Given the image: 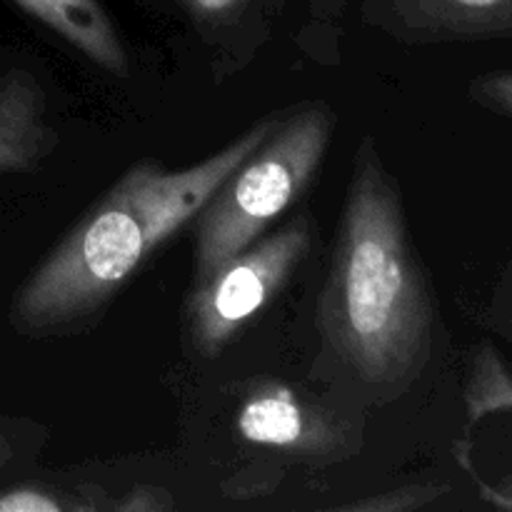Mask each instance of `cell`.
Listing matches in <instances>:
<instances>
[{"label": "cell", "instance_id": "cell-14", "mask_svg": "<svg viewBox=\"0 0 512 512\" xmlns=\"http://www.w3.org/2000/svg\"><path fill=\"white\" fill-rule=\"evenodd\" d=\"M113 510L118 512H165L173 510V498L168 490L153 488V485H138L125 493V498L115 500Z\"/></svg>", "mask_w": 512, "mask_h": 512}, {"label": "cell", "instance_id": "cell-10", "mask_svg": "<svg viewBox=\"0 0 512 512\" xmlns=\"http://www.w3.org/2000/svg\"><path fill=\"white\" fill-rule=\"evenodd\" d=\"M113 503L95 498L93 493H78L48 483H23L0 490V512H80L110 510Z\"/></svg>", "mask_w": 512, "mask_h": 512}, {"label": "cell", "instance_id": "cell-6", "mask_svg": "<svg viewBox=\"0 0 512 512\" xmlns=\"http://www.w3.org/2000/svg\"><path fill=\"white\" fill-rule=\"evenodd\" d=\"M383 10L408 40L512 38V0H383Z\"/></svg>", "mask_w": 512, "mask_h": 512}, {"label": "cell", "instance_id": "cell-12", "mask_svg": "<svg viewBox=\"0 0 512 512\" xmlns=\"http://www.w3.org/2000/svg\"><path fill=\"white\" fill-rule=\"evenodd\" d=\"M470 95L485 108L512 120V68L475 78L470 85Z\"/></svg>", "mask_w": 512, "mask_h": 512}, {"label": "cell", "instance_id": "cell-1", "mask_svg": "<svg viewBox=\"0 0 512 512\" xmlns=\"http://www.w3.org/2000/svg\"><path fill=\"white\" fill-rule=\"evenodd\" d=\"M433 320L398 185L365 138L320 308L325 343L365 385L403 393L428 365Z\"/></svg>", "mask_w": 512, "mask_h": 512}, {"label": "cell", "instance_id": "cell-9", "mask_svg": "<svg viewBox=\"0 0 512 512\" xmlns=\"http://www.w3.org/2000/svg\"><path fill=\"white\" fill-rule=\"evenodd\" d=\"M512 410V370L498 348L490 343H480L473 350L465 383V413H468V430L493 413Z\"/></svg>", "mask_w": 512, "mask_h": 512}, {"label": "cell", "instance_id": "cell-15", "mask_svg": "<svg viewBox=\"0 0 512 512\" xmlns=\"http://www.w3.org/2000/svg\"><path fill=\"white\" fill-rule=\"evenodd\" d=\"M480 495H483V500H488L490 505H495V508L512 510V475L505 478L503 483H480Z\"/></svg>", "mask_w": 512, "mask_h": 512}, {"label": "cell", "instance_id": "cell-13", "mask_svg": "<svg viewBox=\"0 0 512 512\" xmlns=\"http://www.w3.org/2000/svg\"><path fill=\"white\" fill-rule=\"evenodd\" d=\"M180 3L195 23L205 28H218L243 13L250 0H180Z\"/></svg>", "mask_w": 512, "mask_h": 512}, {"label": "cell", "instance_id": "cell-5", "mask_svg": "<svg viewBox=\"0 0 512 512\" xmlns=\"http://www.w3.org/2000/svg\"><path fill=\"white\" fill-rule=\"evenodd\" d=\"M235 428L248 443L310 463H333L358 445L353 425L278 383L260 385L245 395L235 415Z\"/></svg>", "mask_w": 512, "mask_h": 512}, {"label": "cell", "instance_id": "cell-11", "mask_svg": "<svg viewBox=\"0 0 512 512\" xmlns=\"http://www.w3.org/2000/svg\"><path fill=\"white\" fill-rule=\"evenodd\" d=\"M443 488L435 485H410V488L390 490V493H380L375 498L355 500V503L340 505V510H355V512H408L425 508L433 503Z\"/></svg>", "mask_w": 512, "mask_h": 512}, {"label": "cell", "instance_id": "cell-17", "mask_svg": "<svg viewBox=\"0 0 512 512\" xmlns=\"http://www.w3.org/2000/svg\"><path fill=\"white\" fill-rule=\"evenodd\" d=\"M503 315L505 323L512 328V270H510V280H508V290H505V305H503Z\"/></svg>", "mask_w": 512, "mask_h": 512}, {"label": "cell", "instance_id": "cell-16", "mask_svg": "<svg viewBox=\"0 0 512 512\" xmlns=\"http://www.w3.org/2000/svg\"><path fill=\"white\" fill-rule=\"evenodd\" d=\"M13 443H10L8 438H5V433L3 430H0V470L5 468V465L10 463V460H13Z\"/></svg>", "mask_w": 512, "mask_h": 512}, {"label": "cell", "instance_id": "cell-4", "mask_svg": "<svg viewBox=\"0 0 512 512\" xmlns=\"http://www.w3.org/2000/svg\"><path fill=\"white\" fill-rule=\"evenodd\" d=\"M313 245V220L298 215L293 223L255 240L238 255L193 283L188 303V333L195 350L218 355L275 300Z\"/></svg>", "mask_w": 512, "mask_h": 512}, {"label": "cell", "instance_id": "cell-3", "mask_svg": "<svg viewBox=\"0 0 512 512\" xmlns=\"http://www.w3.org/2000/svg\"><path fill=\"white\" fill-rule=\"evenodd\" d=\"M333 113L310 103L278 118L198 213L193 283L253 245L303 195L333 138Z\"/></svg>", "mask_w": 512, "mask_h": 512}, {"label": "cell", "instance_id": "cell-8", "mask_svg": "<svg viewBox=\"0 0 512 512\" xmlns=\"http://www.w3.org/2000/svg\"><path fill=\"white\" fill-rule=\"evenodd\" d=\"M105 73L125 78L128 53L108 10L98 0H13Z\"/></svg>", "mask_w": 512, "mask_h": 512}, {"label": "cell", "instance_id": "cell-7", "mask_svg": "<svg viewBox=\"0 0 512 512\" xmlns=\"http://www.w3.org/2000/svg\"><path fill=\"white\" fill-rule=\"evenodd\" d=\"M58 145L45 93L23 70L0 73V173L33 170Z\"/></svg>", "mask_w": 512, "mask_h": 512}, {"label": "cell", "instance_id": "cell-2", "mask_svg": "<svg viewBox=\"0 0 512 512\" xmlns=\"http://www.w3.org/2000/svg\"><path fill=\"white\" fill-rule=\"evenodd\" d=\"M275 120H260L193 168L168 170L155 160L133 165L20 285L10 305L13 328L55 335L100 313L163 240L198 218Z\"/></svg>", "mask_w": 512, "mask_h": 512}]
</instances>
